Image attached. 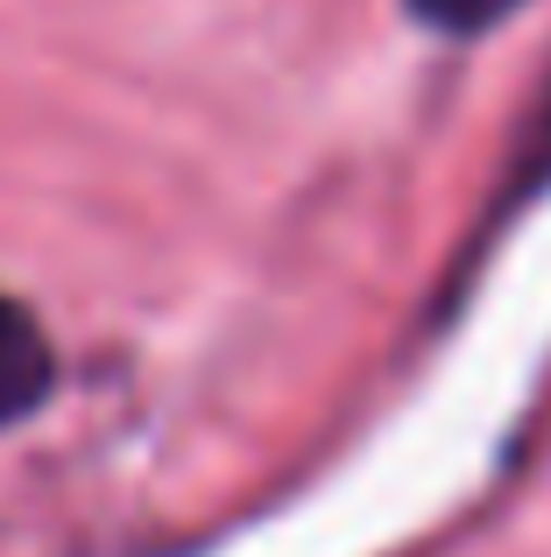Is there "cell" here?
<instances>
[{
    "label": "cell",
    "instance_id": "1",
    "mask_svg": "<svg viewBox=\"0 0 551 557\" xmlns=\"http://www.w3.org/2000/svg\"><path fill=\"white\" fill-rule=\"evenodd\" d=\"M50 381H57V360H50L42 325L22 311V304L0 297V423L28 417V409L50 395Z\"/></svg>",
    "mask_w": 551,
    "mask_h": 557
},
{
    "label": "cell",
    "instance_id": "2",
    "mask_svg": "<svg viewBox=\"0 0 551 557\" xmlns=\"http://www.w3.org/2000/svg\"><path fill=\"white\" fill-rule=\"evenodd\" d=\"M403 8H411L425 28H439V36H481V28L510 22L524 0H403Z\"/></svg>",
    "mask_w": 551,
    "mask_h": 557
},
{
    "label": "cell",
    "instance_id": "3",
    "mask_svg": "<svg viewBox=\"0 0 551 557\" xmlns=\"http://www.w3.org/2000/svg\"><path fill=\"white\" fill-rule=\"evenodd\" d=\"M524 177L551 184V99L538 107V127H530V149H524Z\"/></svg>",
    "mask_w": 551,
    "mask_h": 557
}]
</instances>
